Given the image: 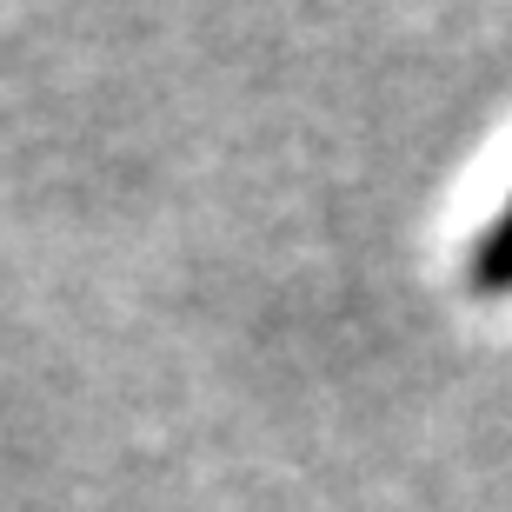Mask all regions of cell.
I'll use <instances>...</instances> for the list:
<instances>
[{"label": "cell", "instance_id": "1", "mask_svg": "<svg viewBox=\"0 0 512 512\" xmlns=\"http://www.w3.org/2000/svg\"><path fill=\"white\" fill-rule=\"evenodd\" d=\"M473 286L479 293H512V193L499 207V220L479 233V247H473Z\"/></svg>", "mask_w": 512, "mask_h": 512}]
</instances>
